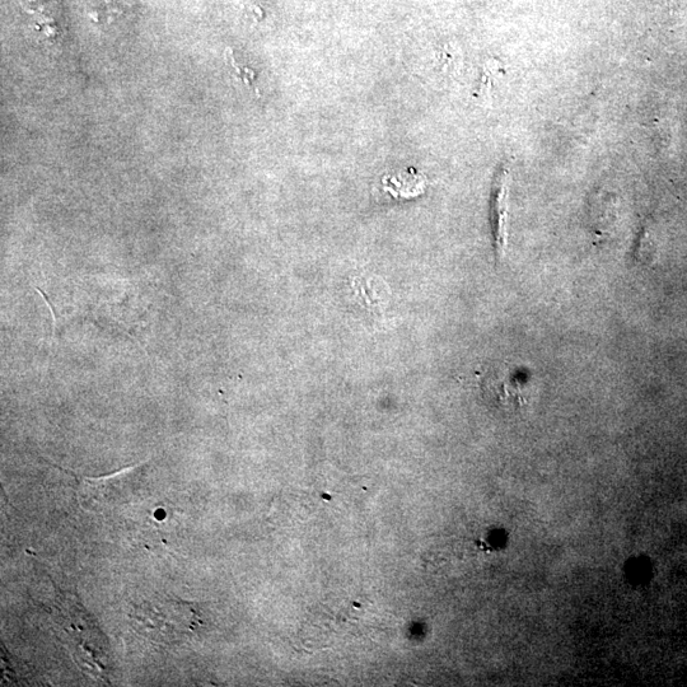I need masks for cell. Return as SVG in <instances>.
<instances>
[{"instance_id":"cell-1","label":"cell","mask_w":687,"mask_h":687,"mask_svg":"<svg viewBox=\"0 0 687 687\" xmlns=\"http://www.w3.org/2000/svg\"><path fill=\"white\" fill-rule=\"evenodd\" d=\"M130 620L139 634L163 646L186 642L202 625L196 605L161 596L135 607L130 612Z\"/></svg>"},{"instance_id":"cell-2","label":"cell","mask_w":687,"mask_h":687,"mask_svg":"<svg viewBox=\"0 0 687 687\" xmlns=\"http://www.w3.org/2000/svg\"><path fill=\"white\" fill-rule=\"evenodd\" d=\"M140 465L126 467L112 475L101 478H81L77 497L79 504L90 512L119 506L128 502L135 489L133 476Z\"/></svg>"},{"instance_id":"cell-3","label":"cell","mask_w":687,"mask_h":687,"mask_svg":"<svg viewBox=\"0 0 687 687\" xmlns=\"http://www.w3.org/2000/svg\"><path fill=\"white\" fill-rule=\"evenodd\" d=\"M512 175L509 167H499L490 194V224H492L494 254L498 263L506 255L508 243L509 194Z\"/></svg>"},{"instance_id":"cell-4","label":"cell","mask_w":687,"mask_h":687,"mask_svg":"<svg viewBox=\"0 0 687 687\" xmlns=\"http://www.w3.org/2000/svg\"><path fill=\"white\" fill-rule=\"evenodd\" d=\"M427 179L414 168L383 177L382 186L385 193L394 199H411L422 195Z\"/></svg>"},{"instance_id":"cell-5","label":"cell","mask_w":687,"mask_h":687,"mask_svg":"<svg viewBox=\"0 0 687 687\" xmlns=\"http://www.w3.org/2000/svg\"><path fill=\"white\" fill-rule=\"evenodd\" d=\"M226 59L228 64L231 65L232 69L235 70L236 77L238 79H241V82L243 84H246L247 87L252 88V90H255L257 95H260L259 91H257V88L255 86L256 74L254 70L242 67V65L238 64L231 50H227Z\"/></svg>"}]
</instances>
